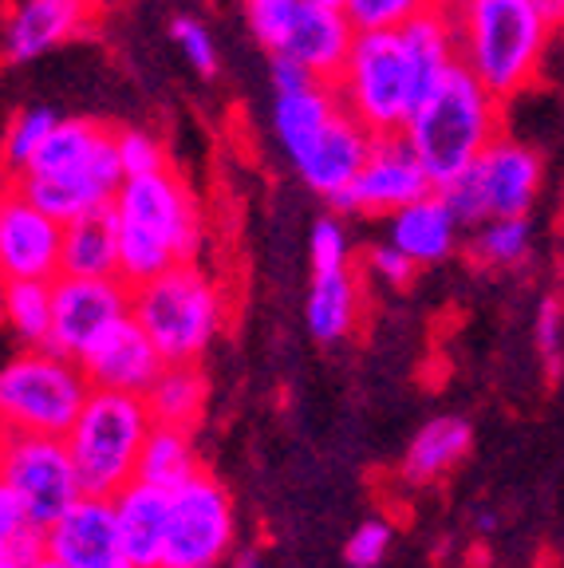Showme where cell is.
<instances>
[{
    "mask_svg": "<svg viewBox=\"0 0 564 568\" xmlns=\"http://www.w3.org/2000/svg\"><path fill=\"white\" fill-rule=\"evenodd\" d=\"M60 273L119 276V217L111 205L91 210L63 225Z\"/></svg>",
    "mask_w": 564,
    "mask_h": 568,
    "instance_id": "cell-24",
    "label": "cell"
},
{
    "mask_svg": "<svg viewBox=\"0 0 564 568\" xmlns=\"http://www.w3.org/2000/svg\"><path fill=\"white\" fill-rule=\"evenodd\" d=\"M198 470H202V462H198V446L194 435H190V426H167V423L150 426V435L139 454V478L174 489L185 478H194Z\"/></svg>",
    "mask_w": 564,
    "mask_h": 568,
    "instance_id": "cell-28",
    "label": "cell"
},
{
    "mask_svg": "<svg viewBox=\"0 0 564 568\" xmlns=\"http://www.w3.org/2000/svg\"><path fill=\"white\" fill-rule=\"evenodd\" d=\"M142 399H147L154 423L194 426L210 399V379L198 364H167Z\"/></svg>",
    "mask_w": 564,
    "mask_h": 568,
    "instance_id": "cell-27",
    "label": "cell"
},
{
    "mask_svg": "<svg viewBox=\"0 0 564 568\" xmlns=\"http://www.w3.org/2000/svg\"><path fill=\"white\" fill-rule=\"evenodd\" d=\"M320 4H335V9H344V0H320Z\"/></svg>",
    "mask_w": 564,
    "mask_h": 568,
    "instance_id": "cell-47",
    "label": "cell"
},
{
    "mask_svg": "<svg viewBox=\"0 0 564 568\" xmlns=\"http://www.w3.org/2000/svg\"><path fill=\"white\" fill-rule=\"evenodd\" d=\"M335 99L371 134H403L415 115L423 88L406 55L399 28H363L335 75Z\"/></svg>",
    "mask_w": 564,
    "mask_h": 568,
    "instance_id": "cell-4",
    "label": "cell"
},
{
    "mask_svg": "<svg viewBox=\"0 0 564 568\" xmlns=\"http://www.w3.org/2000/svg\"><path fill=\"white\" fill-rule=\"evenodd\" d=\"M363 312V288L360 276L348 268H328V273H312L309 284V304H304V320L309 332L320 344H340L352 336Z\"/></svg>",
    "mask_w": 564,
    "mask_h": 568,
    "instance_id": "cell-22",
    "label": "cell"
},
{
    "mask_svg": "<svg viewBox=\"0 0 564 568\" xmlns=\"http://www.w3.org/2000/svg\"><path fill=\"white\" fill-rule=\"evenodd\" d=\"M20 186L40 210H48L56 222H75L83 213L103 210L115 202L119 186H123V166H119L115 134L107 146H99L88 162L68 170H48V174H20Z\"/></svg>",
    "mask_w": 564,
    "mask_h": 568,
    "instance_id": "cell-15",
    "label": "cell"
},
{
    "mask_svg": "<svg viewBox=\"0 0 564 568\" xmlns=\"http://www.w3.org/2000/svg\"><path fill=\"white\" fill-rule=\"evenodd\" d=\"M115 151H119L123 178H142V174H154V170L170 166L162 142L150 131H139V126H123V131H115Z\"/></svg>",
    "mask_w": 564,
    "mask_h": 568,
    "instance_id": "cell-33",
    "label": "cell"
},
{
    "mask_svg": "<svg viewBox=\"0 0 564 568\" xmlns=\"http://www.w3.org/2000/svg\"><path fill=\"white\" fill-rule=\"evenodd\" d=\"M371 142H375V134L340 106L332 123L324 126V134H320L292 166H296V174L304 178V186H309L312 194L332 202L335 194H344L355 182L360 166L367 162Z\"/></svg>",
    "mask_w": 564,
    "mask_h": 568,
    "instance_id": "cell-19",
    "label": "cell"
},
{
    "mask_svg": "<svg viewBox=\"0 0 564 568\" xmlns=\"http://www.w3.org/2000/svg\"><path fill=\"white\" fill-rule=\"evenodd\" d=\"M4 328L20 347H44L52 332V281H9Z\"/></svg>",
    "mask_w": 564,
    "mask_h": 568,
    "instance_id": "cell-29",
    "label": "cell"
},
{
    "mask_svg": "<svg viewBox=\"0 0 564 568\" xmlns=\"http://www.w3.org/2000/svg\"><path fill=\"white\" fill-rule=\"evenodd\" d=\"M502 134V99L485 88L470 68H450L403 126V139L415 146L434 186L459 178L490 142Z\"/></svg>",
    "mask_w": 564,
    "mask_h": 568,
    "instance_id": "cell-3",
    "label": "cell"
},
{
    "mask_svg": "<svg viewBox=\"0 0 564 568\" xmlns=\"http://www.w3.org/2000/svg\"><path fill=\"white\" fill-rule=\"evenodd\" d=\"M150 426L154 418L142 395L91 387L80 418L63 435L83 494L115 497L127 481L139 478V454Z\"/></svg>",
    "mask_w": 564,
    "mask_h": 568,
    "instance_id": "cell-5",
    "label": "cell"
},
{
    "mask_svg": "<svg viewBox=\"0 0 564 568\" xmlns=\"http://www.w3.org/2000/svg\"><path fill=\"white\" fill-rule=\"evenodd\" d=\"M91 20L95 0H20L4 20V60H40L88 32Z\"/></svg>",
    "mask_w": 564,
    "mask_h": 568,
    "instance_id": "cell-18",
    "label": "cell"
},
{
    "mask_svg": "<svg viewBox=\"0 0 564 568\" xmlns=\"http://www.w3.org/2000/svg\"><path fill=\"white\" fill-rule=\"evenodd\" d=\"M131 316V284L123 276H75L52 281V332L48 344L68 359H83L103 332Z\"/></svg>",
    "mask_w": 564,
    "mask_h": 568,
    "instance_id": "cell-12",
    "label": "cell"
},
{
    "mask_svg": "<svg viewBox=\"0 0 564 568\" xmlns=\"http://www.w3.org/2000/svg\"><path fill=\"white\" fill-rule=\"evenodd\" d=\"M474 257L477 265L490 268H513L530 257L533 248V225L530 217H485L474 225Z\"/></svg>",
    "mask_w": 564,
    "mask_h": 568,
    "instance_id": "cell-31",
    "label": "cell"
},
{
    "mask_svg": "<svg viewBox=\"0 0 564 568\" xmlns=\"http://www.w3.org/2000/svg\"><path fill=\"white\" fill-rule=\"evenodd\" d=\"M431 190L434 182L419 162L415 146L403 134H375L367 162L360 166L352 186L332 197V210L360 213V217H391L395 210L431 194Z\"/></svg>",
    "mask_w": 564,
    "mask_h": 568,
    "instance_id": "cell-13",
    "label": "cell"
},
{
    "mask_svg": "<svg viewBox=\"0 0 564 568\" xmlns=\"http://www.w3.org/2000/svg\"><path fill=\"white\" fill-rule=\"evenodd\" d=\"M111 210L119 217V230H134L142 237L159 241L178 261H198V253H202V202L174 166H162L142 178H123Z\"/></svg>",
    "mask_w": 564,
    "mask_h": 568,
    "instance_id": "cell-9",
    "label": "cell"
},
{
    "mask_svg": "<svg viewBox=\"0 0 564 568\" xmlns=\"http://www.w3.org/2000/svg\"><path fill=\"white\" fill-rule=\"evenodd\" d=\"M80 367L88 372L91 387L147 395L150 383L159 379V372L167 367V359L154 347V339L142 332L139 320L127 316L91 344V352L80 359Z\"/></svg>",
    "mask_w": 564,
    "mask_h": 568,
    "instance_id": "cell-17",
    "label": "cell"
},
{
    "mask_svg": "<svg viewBox=\"0 0 564 568\" xmlns=\"http://www.w3.org/2000/svg\"><path fill=\"white\" fill-rule=\"evenodd\" d=\"M249 32L269 55L296 60L316 80L335 83L360 28L344 9L320 0H249Z\"/></svg>",
    "mask_w": 564,
    "mask_h": 568,
    "instance_id": "cell-8",
    "label": "cell"
},
{
    "mask_svg": "<svg viewBox=\"0 0 564 568\" xmlns=\"http://www.w3.org/2000/svg\"><path fill=\"white\" fill-rule=\"evenodd\" d=\"M494 514H482V517H477V529H482V532H494Z\"/></svg>",
    "mask_w": 564,
    "mask_h": 568,
    "instance_id": "cell-46",
    "label": "cell"
},
{
    "mask_svg": "<svg viewBox=\"0 0 564 568\" xmlns=\"http://www.w3.org/2000/svg\"><path fill=\"white\" fill-rule=\"evenodd\" d=\"M474 446V430L466 418L459 415H439L411 438L403 458V478L415 486H431V481L446 478L454 466L470 454Z\"/></svg>",
    "mask_w": 564,
    "mask_h": 568,
    "instance_id": "cell-25",
    "label": "cell"
},
{
    "mask_svg": "<svg viewBox=\"0 0 564 568\" xmlns=\"http://www.w3.org/2000/svg\"><path fill=\"white\" fill-rule=\"evenodd\" d=\"M91 395V379L80 359L52 347H24L0 364V418L17 435L63 438Z\"/></svg>",
    "mask_w": 564,
    "mask_h": 568,
    "instance_id": "cell-6",
    "label": "cell"
},
{
    "mask_svg": "<svg viewBox=\"0 0 564 568\" xmlns=\"http://www.w3.org/2000/svg\"><path fill=\"white\" fill-rule=\"evenodd\" d=\"M269 80H273V95H281V91H300L309 88V83H316V75H312L309 68H300L296 60H284V55H273V71H269ZM324 83V80H320Z\"/></svg>",
    "mask_w": 564,
    "mask_h": 568,
    "instance_id": "cell-40",
    "label": "cell"
},
{
    "mask_svg": "<svg viewBox=\"0 0 564 568\" xmlns=\"http://www.w3.org/2000/svg\"><path fill=\"white\" fill-rule=\"evenodd\" d=\"M63 222L24 194L20 178L0 174V273L9 281L60 276Z\"/></svg>",
    "mask_w": 564,
    "mask_h": 568,
    "instance_id": "cell-14",
    "label": "cell"
},
{
    "mask_svg": "<svg viewBox=\"0 0 564 568\" xmlns=\"http://www.w3.org/2000/svg\"><path fill=\"white\" fill-rule=\"evenodd\" d=\"M28 568H71V565H63V560H60V557H52V552H40V557H36Z\"/></svg>",
    "mask_w": 564,
    "mask_h": 568,
    "instance_id": "cell-44",
    "label": "cell"
},
{
    "mask_svg": "<svg viewBox=\"0 0 564 568\" xmlns=\"http://www.w3.org/2000/svg\"><path fill=\"white\" fill-rule=\"evenodd\" d=\"M238 541V514L213 474L198 470L170 489V525L159 568H218Z\"/></svg>",
    "mask_w": 564,
    "mask_h": 568,
    "instance_id": "cell-10",
    "label": "cell"
},
{
    "mask_svg": "<svg viewBox=\"0 0 564 568\" xmlns=\"http://www.w3.org/2000/svg\"><path fill=\"white\" fill-rule=\"evenodd\" d=\"M230 312L233 296L225 281L198 261H178L131 288V316L167 364H202V355L230 324Z\"/></svg>",
    "mask_w": 564,
    "mask_h": 568,
    "instance_id": "cell-2",
    "label": "cell"
},
{
    "mask_svg": "<svg viewBox=\"0 0 564 568\" xmlns=\"http://www.w3.org/2000/svg\"><path fill=\"white\" fill-rule=\"evenodd\" d=\"M533 347H537L541 359H545V364L556 372V364H561V352H564V308L553 301V296H548V301H541L537 320H533Z\"/></svg>",
    "mask_w": 564,
    "mask_h": 568,
    "instance_id": "cell-37",
    "label": "cell"
},
{
    "mask_svg": "<svg viewBox=\"0 0 564 568\" xmlns=\"http://www.w3.org/2000/svg\"><path fill=\"white\" fill-rule=\"evenodd\" d=\"M111 501H115V521L131 560L139 568H159L170 525V489L154 486L147 478H134Z\"/></svg>",
    "mask_w": 564,
    "mask_h": 568,
    "instance_id": "cell-21",
    "label": "cell"
},
{
    "mask_svg": "<svg viewBox=\"0 0 564 568\" xmlns=\"http://www.w3.org/2000/svg\"><path fill=\"white\" fill-rule=\"evenodd\" d=\"M0 481L20 497L28 521L40 532L83 497L68 443L56 435H17V430H9L0 443Z\"/></svg>",
    "mask_w": 564,
    "mask_h": 568,
    "instance_id": "cell-11",
    "label": "cell"
},
{
    "mask_svg": "<svg viewBox=\"0 0 564 568\" xmlns=\"http://www.w3.org/2000/svg\"><path fill=\"white\" fill-rule=\"evenodd\" d=\"M4 301H9V276L0 273V328H4Z\"/></svg>",
    "mask_w": 564,
    "mask_h": 568,
    "instance_id": "cell-45",
    "label": "cell"
},
{
    "mask_svg": "<svg viewBox=\"0 0 564 568\" xmlns=\"http://www.w3.org/2000/svg\"><path fill=\"white\" fill-rule=\"evenodd\" d=\"M4 435H9V426H4V418H0V443H4Z\"/></svg>",
    "mask_w": 564,
    "mask_h": 568,
    "instance_id": "cell-48",
    "label": "cell"
},
{
    "mask_svg": "<svg viewBox=\"0 0 564 568\" xmlns=\"http://www.w3.org/2000/svg\"><path fill=\"white\" fill-rule=\"evenodd\" d=\"M56 123H60V115L48 111V106H24V111H17L12 123L4 126V139H0V174H12V178L24 174Z\"/></svg>",
    "mask_w": 564,
    "mask_h": 568,
    "instance_id": "cell-30",
    "label": "cell"
},
{
    "mask_svg": "<svg viewBox=\"0 0 564 568\" xmlns=\"http://www.w3.org/2000/svg\"><path fill=\"white\" fill-rule=\"evenodd\" d=\"M28 532H32V521H28L20 497L0 481V552L12 549L17 541H24Z\"/></svg>",
    "mask_w": 564,
    "mask_h": 568,
    "instance_id": "cell-39",
    "label": "cell"
},
{
    "mask_svg": "<svg viewBox=\"0 0 564 568\" xmlns=\"http://www.w3.org/2000/svg\"><path fill=\"white\" fill-rule=\"evenodd\" d=\"M541 9L548 12V20H553L556 28L564 24V0H541Z\"/></svg>",
    "mask_w": 564,
    "mask_h": 568,
    "instance_id": "cell-42",
    "label": "cell"
},
{
    "mask_svg": "<svg viewBox=\"0 0 564 568\" xmlns=\"http://www.w3.org/2000/svg\"><path fill=\"white\" fill-rule=\"evenodd\" d=\"M545 186V159L533 142L497 134L459 178H450L442 197L462 225H482L485 217H530Z\"/></svg>",
    "mask_w": 564,
    "mask_h": 568,
    "instance_id": "cell-7",
    "label": "cell"
},
{
    "mask_svg": "<svg viewBox=\"0 0 564 568\" xmlns=\"http://www.w3.org/2000/svg\"><path fill=\"white\" fill-rule=\"evenodd\" d=\"M40 552H44V532L32 529L24 541H17L12 549L0 552V568H28L36 557H40Z\"/></svg>",
    "mask_w": 564,
    "mask_h": 568,
    "instance_id": "cell-41",
    "label": "cell"
},
{
    "mask_svg": "<svg viewBox=\"0 0 564 568\" xmlns=\"http://www.w3.org/2000/svg\"><path fill=\"white\" fill-rule=\"evenodd\" d=\"M233 568H265V560H261V552H238V560H233Z\"/></svg>",
    "mask_w": 564,
    "mask_h": 568,
    "instance_id": "cell-43",
    "label": "cell"
},
{
    "mask_svg": "<svg viewBox=\"0 0 564 568\" xmlns=\"http://www.w3.org/2000/svg\"><path fill=\"white\" fill-rule=\"evenodd\" d=\"M434 4L442 0H344V12L363 32V28H403L406 20H415Z\"/></svg>",
    "mask_w": 564,
    "mask_h": 568,
    "instance_id": "cell-32",
    "label": "cell"
},
{
    "mask_svg": "<svg viewBox=\"0 0 564 568\" xmlns=\"http://www.w3.org/2000/svg\"><path fill=\"white\" fill-rule=\"evenodd\" d=\"M459 36V63L502 103L537 83L556 24L541 0H446Z\"/></svg>",
    "mask_w": 564,
    "mask_h": 568,
    "instance_id": "cell-1",
    "label": "cell"
},
{
    "mask_svg": "<svg viewBox=\"0 0 564 568\" xmlns=\"http://www.w3.org/2000/svg\"><path fill=\"white\" fill-rule=\"evenodd\" d=\"M367 268L380 276L387 288H406V284L415 281V273H419V265L406 257L395 241H383V245L367 248Z\"/></svg>",
    "mask_w": 564,
    "mask_h": 568,
    "instance_id": "cell-38",
    "label": "cell"
},
{
    "mask_svg": "<svg viewBox=\"0 0 564 568\" xmlns=\"http://www.w3.org/2000/svg\"><path fill=\"white\" fill-rule=\"evenodd\" d=\"M556 32H561V40H564V24H561V28H556Z\"/></svg>",
    "mask_w": 564,
    "mask_h": 568,
    "instance_id": "cell-49",
    "label": "cell"
},
{
    "mask_svg": "<svg viewBox=\"0 0 564 568\" xmlns=\"http://www.w3.org/2000/svg\"><path fill=\"white\" fill-rule=\"evenodd\" d=\"M170 36H174L178 52L185 55V63L198 71V75H205V80H213L218 75V40L210 36V28L202 24V20L194 17H178L174 24H170Z\"/></svg>",
    "mask_w": 564,
    "mask_h": 568,
    "instance_id": "cell-34",
    "label": "cell"
},
{
    "mask_svg": "<svg viewBox=\"0 0 564 568\" xmlns=\"http://www.w3.org/2000/svg\"><path fill=\"white\" fill-rule=\"evenodd\" d=\"M391 545H395V529H391L387 517H367V521L348 537L344 560L352 568H375V565H383Z\"/></svg>",
    "mask_w": 564,
    "mask_h": 568,
    "instance_id": "cell-36",
    "label": "cell"
},
{
    "mask_svg": "<svg viewBox=\"0 0 564 568\" xmlns=\"http://www.w3.org/2000/svg\"><path fill=\"white\" fill-rule=\"evenodd\" d=\"M309 261H312V273H328V268L352 265V245H348V230L340 217H320V222L312 225Z\"/></svg>",
    "mask_w": 564,
    "mask_h": 568,
    "instance_id": "cell-35",
    "label": "cell"
},
{
    "mask_svg": "<svg viewBox=\"0 0 564 568\" xmlns=\"http://www.w3.org/2000/svg\"><path fill=\"white\" fill-rule=\"evenodd\" d=\"M44 552L60 557L71 568H139L119 532L115 501L99 494H83L68 514L48 525Z\"/></svg>",
    "mask_w": 564,
    "mask_h": 568,
    "instance_id": "cell-16",
    "label": "cell"
},
{
    "mask_svg": "<svg viewBox=\"0 0 564 568\" xmlns=\"http://www.w3.org/2000/svg\"><path fill=\"white\" fill-rule=\"evenodd\" d=\"M399 32H403L406 55H411V68H415L423 95L439 80H446L450 68H459V36H454V20L446 12V0L434 4V9L419 12L415 20H406Z\"/></svg>",
    "mask_w": 564,
    "mask_h": 568,
    "instance_id": "cell-26",
    "label": "cell"
},
{
    "mask_svg": "<svg viewBox=\"0 0 564 568\" xmlns=\"http://www.w3.org/2000/svg\"><path fill=\"white\" fill-rule=\"evenodd\" d=\"M335 111H340L335 88L320 80L300 91L273 95V134L281 142V151L289 154V162H296L324 134V126L335 119Z\"/></svg>",
    "mask_w": 564,
    "mask_h": 568,
    "instance_id": "cell-23",
    "label": "cell"
},
{
    "mask_svg": "<svg viewBox=\"0 0 564 568\" xmlns=\"http://www.w3.org/2000/svg\"><path fill=\"white\" fill-rule=\"evenodd\" d=\"M462 230L466 225L459 222V213L450 210V202L442 197L439 186L387 217V241H395L419 268L450 261V253L459 248Z\"/></svg>",
    "mask_w": 564,
    "mask_h": 568,
    "instance_id": "cell-20",
    "label": "cell"
}]
</instances>
